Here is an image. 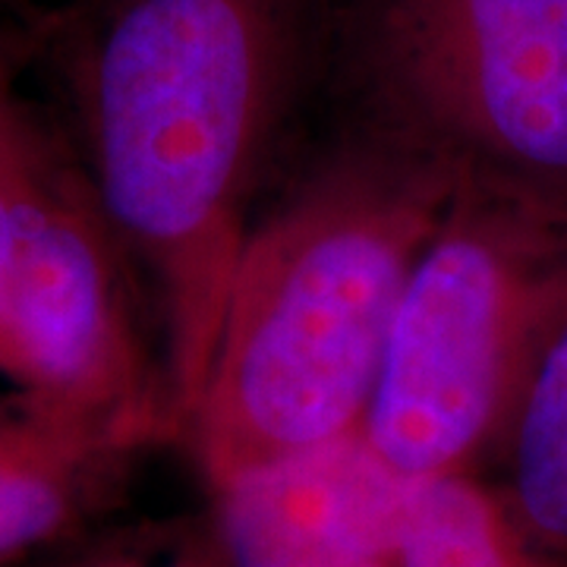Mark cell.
I'll use <instances>...</instances> for the list:
<instances>
[{
    "label": "cell",
    "mask_w": 567,
    "mask_h": 567,
    "mask_svg": "<svg viewBox=\"0 0 567 567\" xmlns=\"http://www.w3.org/2000/svg\"><path fill=\"white\" fill-rule=\"evenodd\" d=\"M140 447L22 401L0 404V565L66 546Z\"/></svg>",
    "instance_id": "7"
},
{
    "label": "cell",
    "mask_w": 567,
    "mask_h": 567,
    "mask_svg": "<svg viewBox=\"0 0 567 567\" xmlns=\"http://www.w3.org/2000/svg\"><path fill=\"white\" fill-rule=\"evenodd\" d=\"M565 312V208L461 177L406 278L363 445L401 476L480 473Z\"/></svg>",
    "instance_id": "3"
},
{
    "label": "cell",
    "mask_w": 567,
    "mask_h": 567,
    "mask_svg": "<svg viewBox=\"0 0 567 567\" xmlns=\"http://www.w3.org/2000/svg\"><path fill=\"white\" fill-rule=\"evenodd\" d=\"M130 256L82 167L44 155L20 183L0 375L22 401L130 445L174 442L164 365L142 334Z\"/></svg>",
    "instance_id": "5"
},
{
    "label": "cell",
    "mask_w": 567,
    "mask_h": 567,
    "mask_svg": "<svg viewBox=\"0 0 567 567\" xmlns=\"http://www.w3.org/2000/svg\"><path fill=\"white\" fill-rule=\"evenodd\" d=\"M48 136L41 126L32 121V114L20 102L13 89V66L10 54L0 48V164H13L35 155L39 148L48 145Z\"/></svg>",
    "instance_id": "10"
},
{
    "label": "cell",
    "mask_w": 567,
    "mask_h": 567,
    "mask_svg": "<svg viewBox=\"0 0 567 567\" xmlns=\"http://www.w3.org/2000/svg\"><path fill=\"white\" fill-rule=\"evenodd\" d=\"M382 130L567 212V0H369Z\"/></svg>",
    "instance_id": "4"
},
{
    "label": "cell",
    "mask_w": 567,
    "mask_h": 567,
    "mask_svg": "<svg viewBox=\"0 0 567 567\" xmlns=\"http://www.w3.org/2000/svg\"><path fill=\"white\" fill-rule=\"evenodd\" d=\"M212 495L234 567H567L483 473L401 476L360 435Z\"/></svg>",
    "instance_id": "6"
},
{
    "label": "cell",
    "mask_w": 567,
    "mask_h": 567,
    "mask_svg": "<svg viewBox=\"0 0 567 567\" xmlns=\"http://www.w3.org/2000/svg\"><path fill=\"white\" fill-rule=\"evenodd\" d=\"M300 44L303 0H95L73 48L82 171L155 284L177 439L218 347Z\"/></svg>",
    "instance_id": "1"
},
{
    "label": "cell",
    "mask_w": 567,
    "mask_h": 567,
    "mask_svg": "<svg viewBox=\"0 0 567 567\" xmlns=\"http://www.w3.org/2000/svg\"><path fill=\"white\" fill-rule=\"evenodd\" d=\"M457 183L379 130L252 224L181 429L208 486L360 435L406 278Z\"/></svg>",
    "instance_id": "2"
},
{
    "label": "cell",
    "mask_w": 567,
    "mask_h": 567,
    "mask_svg": "<svg viewBox=\"0 0 567 567\" xmlns=\"http://www.w3.org/2000/svg\"><path fill=\"white\" fill-rule=\"evenodd\" d=\"M0 3H7V0H0Z\"/></svg>",
    "instance_id": "11"
},
{
    "label": "cell",
    "mask_w": 567,
    "mask_h": 567,
    "mask_svg": "<svg viewBox=\"0 0 567 567\" xmlns=\"http://www.w3.org/2000/svg\"><path fill=\"white\" fill-rule=\"evenodd\" d=\"M39 567H234L215 520L208 529H126L76 536Z\"/></svg>",
    "instance_id": "9"
},
{
    "label": "cell",
    "mask_w": 567,
    "mask_h": 567,
    "mask_svg": "<svg viewBox=\"0 0 567 567\" xmlns=\"http://www.w3.org/2000/svg\"><path fill=\"white\" fill-rule=\"evenodd\" d=\"M505 488L533 529L567 548V312L539 350L495 451Z\"/></svg>",
    "instance_id": "8"
}]
</instances>
